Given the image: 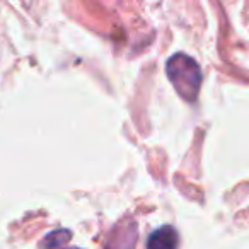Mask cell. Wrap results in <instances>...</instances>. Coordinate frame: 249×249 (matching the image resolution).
<instances>
[{
    "label": "cell",
    "instance_id": "cell-2",
    "mask_svg": "<svg viewBox=\"0 0 249 249\" xmlns=\"http://www.w3.org/2000/svg\"><path fill=\"white\" fill-rule=\"evenodd\" d=\"M147 249H178V232L171 225L157 229L147 239Z\"/></svg>",
    "mask_w": 249,
    "mask_h": 249
},
{
    "label": "cell",
    "instance_id": "cell-1",
    "mask_svg": "<svg viewBox=\"0 0 249 249\" xmlns=\"http://www.w3.org/2000/svg\"><path fill=\"white\" fill-rule=\"evenodd\" d=\"M167 77L174 89L186 101H195L201 86V72L198 63L184 53L171 56L167 60Z\"/></svg>",
    "mask_w": 249,
    "mask_h": 249
}]
</instances>
